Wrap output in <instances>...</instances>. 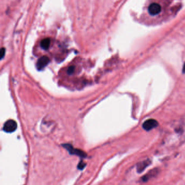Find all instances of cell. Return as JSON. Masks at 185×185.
Listing matches in <instances>:
<instances>
[{"label": "cell", "mask_w": 185, "mask_h": 185, "mask_svg": "<svg viewBox=\"0 0 185 185\" xmlns=\"http://www.w3.org/2000/svg\"><path fill=\"white\" fill-rule=\"evenodd\" d=\"M62 146L66 149H67V150L69 152L70 154L75 155L79 157H82V158H85L87 156V154L86 153H85L84 151L79 149L73 148L71 145L63 144L62 145Z\"/></svg>", "instance_id": "cell-1"}, {"label": "cell", "mask_w": 185, "mask_h": 185, "mask_svg": "<svg viewBox=\"0 0 185 185\" xmlns=\"http://www.w3.org/2000/svg\"><path fill=\"white\" fill-rule=\"evenodd\" d=\"M17 123L15 120H10L7 121L3 126V130L6 133H12L17 129Z\"/></svg>", "instance_id": "cell-2"}, {"label": "cell", "mask_w": 185, "mask_h": 185, "mask_svg": "<svg viewBox=\"0 0 185 185\" xmlns=\"http://www.w3.org/2000/svg\"><path fill=\"white\" fill-rule=\"evenodd\" d=\"M159 126V123L157 120L154 119H149L145 120L143 123L142 127L144 129L147 131H149Z\"/></svg>", "instance_id": "cell-3"}, {"label": "cell", "mask_w": 185, "mask_h": 185, "mask_svg": "<svg viewBox=\"0 0 185 185\" xmlns=\"http://www.w3.org/2000/svg\"><path fill=\"white\" fill-rule=\"evenodd\" d=\"M50 59L47 56H43L38 59L37 62V68L38 70H41L49 64Z\"/></svg>", "instance_id": "cell-4"}, {"label": "cell", "mask_w": 185, "mask_h": 185, "mask_svg": "<svg viewBox=\"0 0 185 185\" xmlns=\"http://www.w3.org/2000/svg\"><path fill=\"white\" fill-rule=\"evenodd\" d=\"M161 11V7L157 3H151L148 8V12L151 15H156Z\"/></svg>", "instance_id": "cell-5"}, {"label": "cell", "mask_w": 185, "mask_h": 185, "mask_svg": "<svg viewBox=\"0 0 185 185\" xmlns=\"http://www.w3.org/2000/svg\"><path fill=\"white\" fill-rule=\"evenodd\" d=\"M151 164V161L149 159H147L137 164V172L139 173L143 172L145 168Z\"/></svg>", "instance_id": "cell-6"}, {"label": "cell", "mask_w": 185, "mask_h": 185, "mask_svg": "<svg viewBox=\"0 0 185 185\" xmlns=\"http://www.w3.org/2000/svg\"><path fill=\"white\" fill-rule=\"evenodd\" d=\"M159 173V170L157 168H155L154 170H152L149 171L147 174L142 177V180L143 182H146L148 181L150 179L154 177L156 175L157 173Z\"/></svg>", "instance_id": "cell-7"}, {"label": "cell", "mask_w": 185, "mask_h": 185, "mask_svg": "<svg viewBox=\"0 0 185 185\" xmlns=\"http://www.w3.org/2000/svg\"><path fill=\"white\" fill-rule=\"evenodd\" d=\"M50 45H51V40L49 38L44 39L41 41V43H40L41 47H42V48H43L45 50L48 49L50 46Z\"/></svg>", "instance_id": "cell-8"}, {"label": "cell", "mask_w": 185, "mask_h": 185, "mask_svg": "<svg viewBox=\"0 0 185 185\" xmlns=\"http://www.w3.org/2000/svg\"><path fill=\"white\" fill-rule=\"evenodd\" d=\"M87 164H85L83 161H81L79 162V163L78 164V169L79 170H83L86 166Z\"/></svg>", "instance_id": "cell-9"}, {"label": "cell", "mask_w": 185, "mask_h": 185, "mask_svg": "<svg viewBox=\"0 0 185 185\" xmlns=\"http://www.w3.org/2000/svg\"><path fill=\"white\" fill-rule=\"evenodd\" d=\"M74 69L75 68L73 66H71L69 68H68V74H72L73 72H74Z\"/></svg>", "instance_id": "cell-10"}, {"label": "cell", "mask_w": 185, "mask_h": 185, "mask_svg": "<svg viewBox=\"0 0 185 185\" xmlns=\"http://www.w3.org/2000/svg\"><path fill=\"white\" fill-rule=\"evenodd\" d=\"M5 55V48H2L1 49V59L3 58Z\"/></svg>", "instance_id": "cell-11"}, {"label": "cell", "mask_w": 185, "mask_h": 185, "mask_svg": "<svg viewBox=\"0 0 185 185\" xmlns=\"http://www.w3.org/2000/svg\"><path fill=\"white\" fill-rule=\"evenodd\" d=\"M182 70H182V71H183V73H185V63L184 65V67H183V69H182Z\"/></svg>", "instance_id": "cell-12"}]
</instances>
